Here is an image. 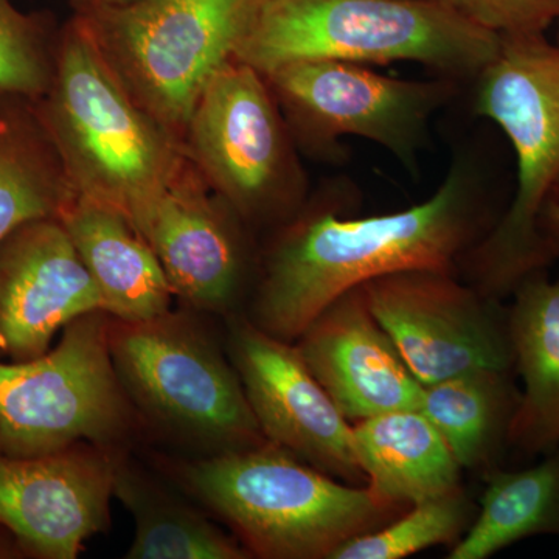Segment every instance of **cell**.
<instances>
[{"mask_svg":"<svg viewBox=\"0 0 559 559\" xmlns=\"http://www.w3.org/2000/svg\"><path fill=\"white\" fill-rule=\"evenodd\" d=\"M110 316L97 310L62 329L39 358L0 360V452L40 457L86 443L124 451L140 426L109 349Z\"/></svg>","mask_w":559,"mask_h":559,"instance_id":"obj_8","label":"cell"},{"mask_svg":"<svg viewBox=\"0 0 559 559\" xmlns=\"http://www.w3.org/2000/svg\"><path fill=\"white\" fill-rule=\"evenodd\" d=\"M521 401L514 370L479 369L425 385L419 411L441 433L462 469L499 468Z\"/></svg>","mask_w":559,"mask_h":559,"instance_id":"obj_20","label":"cell"},{"mask_svg":"<svg viewBox=\"0 0 559 559\" xmlns=\"http://www.w3.org/2000/svg\"><path fill=\"white\" fill-rule=\"evenodd\" d=\"M294 142L331 164L349 159L344 138L389 151L409 171L429 143L430 124L463 84L447 76L404 80L344 61H297L264 73Z\"/></svg>","mask_w":559,"mask_h":559,"instance_id":"obj_9","label":"cell"},{"mask_svg":"<svg viewBox=\"0 0 559 559\" xmlns=\"http://www.w3.org/2000/svg\"><path fill=\"white\" fill-rule=\"evenodd\" d=\"M114 498L132 514L135 535L128 559H248L234 533L224 532L186 500L150 479L123 454L114 473Z\"/></svg>","mask_w":559,"mask_h":559,"instance_id":"obj_21","label":"cell"},{"mask_svg":"<svg viewBox=\"0 0 559 559\" xmlns=\"http://www.w3.org/2000/svg\"><path fill=\"white\" fill-rule=\"evenodd\" d=\"M511 299V352L522 389L510 450L532 459L559 447V277L536 272Z\"/></svg>","mask_w":559,"mask_h":559,"instance_id":"obj_18","label":"cell"},{"mask_svg":"<svg viewBox=\"0 0 559 559\" xmlns=\"http://www.w3.org/2000/svg\"><path fill=\"white\" fill-rule=\"evenodd\" d=\"M557 43L559 44V21H558Z\"/></svg>","mask_w":559,"mask_h":559,"instance_id":"obj_31","label":"cell"},{"mask_svg":"<svg viewBox=\"0 0 559 559\" xmlns=\"http://www.w3.org/2000/svg\"><path fill=\"white\" fill-rule=\"evenodd\" d=\"M229 358L264 439L334 479L366 485L353 425L301 358L245 314L229 316Z\"/></svg>","mask_w":559,"mask_h":559,"instance_id":"obj_12","label":"cell"},{"mask_svg":"<svg viewBox=\"0 0 559 559\" xmlns=\"http://www.w3.org/2000/svg\"><path fill=\"white\" fill-rule=\"evenodd\" d=\"M471 84L473 112L498 124L513 146L518 183L498 223L460 263L459 275L503 301L530 275L554 266L538 219L559 200V44L546 33L500 36L498 53Z\"/></svg>","mask_w":559,"mask_h":559,"instance_id":"obj_4","label":"cell"},{"mask_svg":"<svg viewBox=\"0 0 559 559\" xmlns=\"http://www.w3.org/2000/svg\"><path fill=\"white\" fill-rule=\"evenodd\" d=\"M134 2H139V0H95L92 7H123Z\"/></svg>","mask_w":559,"mask_h":559,"instance_id":"obj_28","label":"cell"},{"mask_svg":"<svg viewBox=\"0 0 559 559\" xmlns=\"http://www.w3.org/2000/svg\"><path fill=\"white\" fill-rule=\"evenodd\" d=\"M97 310L100 294L60 218L22 224L0 242V359L39 358L58 330Z\"/></svg>","mask_w":559,"mask_h":559,"instance_id":"obj_15","label":"cell"},{"mask_svg":"<svg viewBox=\"0 0 559 559\" xmlns=\"http://www.w3.org/2000/svg\"><path fill=\"white\" fill-rule=\"evenodd\" d=\"M3 94H0V97H2Z\"/></svg>","mask_w":559,"mask_h":559,"instance_id":"obj_32","label":"cell"},{"mask_svg":"<svg viewBox=\"0 0 559 559\" xmlns=\"http://www.w3.org/2000/svg\"><path fill=\"white\" fill-rule=\"evenodd\" d=\"M538 234L550 263L559 261V200L543 210L538 219Z\"/></svg>","mask_w":559,"mask_h":559,"instance_id":"obj_27","label":"cell"},{"mask_svg":"<svg viewBox=\"0 0 559 559\" xmlns=\"http://www.w3.org/2000/svg\"><path fill=\"white\" fill-rule=\"evenodd\" d=\"M296 345L349 423L419 409L425 385L370 311L360 286L331 301Z\"/></svg>","mask_w":559,"mask_h":559,"instance_id":"obj_16","label":"cell"},{"mask_svg":"<svg viewBox=\"0 0 559 559\" xmlns=\"http://www.w3.org/2000/svg\"><path fill=\"white\" fill-rule=\"evenodd\" d=\"M360 289L423 385L471 370H514L509 307L459 274L393 272L362 283Z\"/></svg>","mask_w":559,"mask_h":559,"instance_id":"obj_11","label":"cell"},{"mask_svg":"<svg viewBox=\"0 0 559 559\" xmlns=\"http://www.w3.org/2000/svg\"><path fill=\"white\" fill-rule=\"evenodd\" d=\"M270 0H139L80 11L124 90L176 139Z\"/></svg>","mask_w":559,"mask_h":559,"instance_id":"obj_6","label":"cell"},{"mask_svg":"<svg viewBox=\"0 0 559 559\" xmlns=\"http://www.w3.org/2000/svg\"><path fill=\"white\" fill-rule=\"evenodd\" d=\"M479 506L460 485L444 495L412 503L388 524L342 544L330 559H403L463 538Z\"/></svg>","mask_w":559,"mask_h":559,"instance_id":"obj_24","label":"cell"},{"mask_svg":"<svg viewBox=\"0 0 559 559\" xmlns=\"http://www.w3.org/2000/svg\"><path fill=\"white\" fill-rule=\"evenodd\" d=\"M499 46L433 0H270L235 60L263 75L297 61L415 62L465 86Z\"/></svg>","mask_w":559,"mask_h":559,"instance_id":"obj_5","label":"cell"},{"mask_svg":"<svg viewBox=\"0 0 559 559\" xmlns=\"http://www.w3.org/2000/svg\"><path fill=\"white\" fill-rule=\"evenodd\" d=\"M109 349L132 406L151 425L209 455L266 443L229 355L186 312L110 318Z\"/></svg>","mask_w":559,"mask_h":559,"instance_id":"obj_7","label":"cell"},{"mask_svg":"<svg viewBox=\"0 0 559 559\" xmlns=\"http://www.w3.org/2000/svg\"><path fill=\"white\" fill-rule=\"evenodd\" d=\"M359 205L358 187L341 179L275 229L260 255L248 314L257 326L296 342L331 301L371 278L414 270L459 274L507 207L473 146L455 151L428 200L373 216H355Z\"/></svg>","mask_w":559,"mask_h":559,"instance_id":"obj_1","label":"cell"},{"mask_svg":"<svg viewBox=\"0 0 559 559\" xmlns=\"http://www.w3.org/2000/svg\"><path fill=\"white\" fill-rule=\"evenodd\" d=\"M73 197L38 130L20 117H0V242L22 224L60 218Z\"/></svg>","mask_w":559,"mask_h":559,"instance_id":"obj_23","label":"cell"},{"mask_svg":"<svg viewBox=\"0 0 559 559\" xmlns=\"http://www.w3.org/2000/svg\"><path fill=\"white\" fill-rule=\"evenodd\" d=\"M53 70L39 21L17 10L13 0H0V94L44 97Z\"/></svg>","mask_w":559,"mask_h":559,"instance_id":"obj_25","label":"cell"},{"mask_svg":"<svg viewBox=\"0 0 559 559\" xmlns=\"http://www.w3.org/2000/svg\"><path fill=\"white\" fill-rule=\"evenodd\" d=\"M476 518L451 547L450 559H488L533 536L559 538V447L524 469L484 474Z\"/></svg>","mask_w":559,"mask_h":559,"instance_id":"obj_22","label":"cell"},{"mask_svg":"<svg viewBox=\"0 0 559 559\" xmlns=\"http://www.w3.org/2000/svg\"><path fill=\"white\" fill-rule=\"evenodd\" d=\"M164 466L230 527L252 558L330 559L342 544L409 507L369 485L334 479L271 441Z\"/></svg>","mask_w":559,"mask_h":559,"instance_id":"obj_3","label":"cell"},{"mask_svg":"<svg viewBox=\"0 0 559 559\" xmlns=\"http://www.w3.org/2000/svg\"><path fill=\"white\" fill-rule=\"evenodd\" d=\"M102 299V311L143 322L170 311L175 296L153 248L117 210L73 197L60 216Z\"/></svg>","mask_w":559,"mask_h":559,"instance_id":"obj_17","label":"cell"},{"mask_svg":"<svg viewBox=\"0 0 559 559\" xmlns=\"http://www.w3.org/2000/svg\"><path fill=\"white\" fill-rule=\"evenodd\" d=\"M352 425L366 485L382 498L412 506L462 485V466L421 411L388 412Z\"/></svg>","mask_w":559,"mask_h":559,"instance_id":"obj_19","label":"cell"},{"mask_svg":"<svg viewBox=\"0 0 559 559\" xmlns=\"http://www.w3.org/2000/svg\"><path fill=\"white\" fill-rule=\"evenodd\" d=\"M191 157L249 227L283 224L307 202L294 139L263 73L227 62L202 92L186 132Z\"/></svg>","mask_w":559,"mask_h":559,"instance_id":"obj_10","label":"cell"},{"mask_svg":"<svg viewBox=\"0 0 559 559\" xmlns=\"http://www.w3.org/2000/svg\"><path fill=\"white\" fill-rule=\"evenodd\" d=\"M498 36L540 35L559 21V0H433Z\"/></svg>","mask_w":559,"mask_h":559,"instance_id":"obj_26","label":"cell"},{"mask_svg":"<svg viewBox=\"0 0 559 559\" xmlns=\"http://www.w3.org/2000/svg\"><path fill=\"white\" fill-rule=\"evenodd\" d=\"M123 452L86 441L40 457L0 452V527L33 557L75 559L84 540L109 528Z\"/></svg>","mask_w":559,"mask_h":559,"instance_id":"obj_13","label":"cell"},{"mask_svg":"<svg viewBox=\"0 0 559 559\" xmlns=\"http://www.w3.org/2000/svg\"><path fill=\"white\" fill-rule=\"evenodd\" d=\"M39 127L76 197L121 213L135 230L186 171L180 142L140 108L76 14L62 35Z\"/></svg>","mask_w":559,"mask_h":559,"instance_id":"obj_2","label":"cell"},{"mask_svg":"<svg viewBox=\"0 0 559 559\" xmlns=\"http://www.w3.org/2000/svg\"><path fill=\"white\" fill-rule=\"evenodd\" d=\"M248 227L226 201H210L186 175L154 202L138 231L156 252L175 296L229 318L253 270L259 272Z\"/></svg>","mask_w":559,"mask_h":559,"instance_id":"obj_14","label":"cell"},{"mask_svg":"<svg viewBox=\"0 0 559 559\" xmlns=\"http://www.w3.org/2000/svg\"><path fill=\"white\" fill-rule=\"evenodd\" d=\"M69 2L72 3L80 13V11L91 9V7L94 5L95 0H69Z\"/></svg>","mask_w":559,"mask_h":559,"instance_id":"obj_29","label":"cell"},{"mask_svg":"<svg viewBox=\"0 0 559 559\" xmlns=\"http://www.w3.org/2000/svg\"><path fill=\"white\" fill-rule=\"evenodd\" d=\"M10 557H13V549H11L10 544L0 536V558Z\"/></svg>","mask_w":559,"mask_h":559,"instance_id":"obj_30","label":"cell"}]
</instances>
